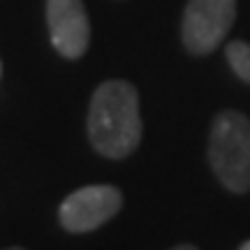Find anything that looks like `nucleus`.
Here are the masks:
<instances>
[{
	"label": "nucleus",
	"mask_w": 250,
	"mask_h": 250,
	"mask_svg": "<svg viewBox=\"0 0 250 250\" xmlns=\"http://www.w3.org/2000/svg\"><path fill=\"white\" fill-rule=\"evenodd\" d=\"M142 114L137 88L127 81H104L93 93L88 109V139L111 160L127 158L142 142Z\"/></svg>",
	"instance_id": "obj_1"
},
{
	"label": "nucleus",
	"mask_w": 250,
	"mask_h": 250,
	"mask_svg": "<svg viewBox=\"0 0 250 250\" xmlns=\"http://www.w3.org/2000/svg\"><path fill=\"white\" fill-rule=\"evenodd\" d=\"M208 162L229 192L250 190V121L241 111H220L208 134Z\"/></svg>",
	"instance_id": "obj_2"
},
{
	"label": "nucleus",
	"mask_w": 250,
	"mask_h": 250,
	"mask_svg": "<svg viewBox=\"0 0 250 250\" xmlns=\"http://www.w3.org/2000/svg\"><path fill=\"white\" fill-rule=\"evenodd\" d=\"M236 0H188L181 23L183 44L190 54L206 56L232 30Z\"/></svg>",
	"instance_id": "obj_3"
},
{
	"label": "nucleus",
	"mask_w": 250,
	"mask_h": 250,
	"mask_svg": "<svg viewBox=\"0 0 250 250\" xmlns=\"http://www.w3.org/2000/svg\"><path fill=\"white\" fill-rule=\"evenodd\" d=\"M123 206V195L114 186H86L74 190L58 208V220L72 234L93 232L109 223Z\"/></svg>",
	"instance_id": "obj_4"
},
{
	"label": "nucleus",
	"mask_w": 250,
	"mask_h": 250,
	"mask_svg": "<svg viewBox=\"0 0 250 250\" xmlns=\"http://www.w3.org/2000/svg\"><path fill=\"white\" fill-rule=\"evenodd\" d=\"M46 26L51 44L62 58L77 61L86 54L90 23L81 0H46Z\"/></svg>",
	"instance_id": "obj_5"
},
{
	"label": "nucleus",
	"mask_w": 250,
	"mask_h": 250,
	"mask_svg": "<svg viewBox=\"0 0 250 250\" xmlns=\"http://www.w3.org/2000/svg\"><path fill=\"white\" fill-rule=\"evenodd\" d=\"M225 56L229 61V67L234 70V74L241 81L250 83V44L246 42H229L225 49Z\"/></svg>",
	"instance_id": "obj_6"
},
{
	"label": "nucleus",
	"mask_w": 250,
	"mask_h": 250,
	"mask_svg": "<svg viewBox=\"0 0 250 250\" xmlns=\"http://www.w3.org/2000/svg\"><path fill=\"white\" fill-rule=\"evenodd\" d=\"M171 250H197L195 246H190V243H181V246H174Z\"/></svg>",
	"instance_id": "obj_7"
},
{
	"label": "nucleus",
	"mask_w": 250,
	"mask_h": 250,
	"mask_svg": "<svg viewBox=\"0 0 250 250\" xmlns=\"http://www.w3.org/2000/svg\"><path fill=\"white\" fill-rule=\"evenodd\" d=\"M239 250H250V241H246V243H243V246H241V248H239Z\"/></svg>",
	"instance_id": "obj_8"
},
{
	"label": "nucleus",
	"mask_w": 250,
	"mask_h": 250,
	"mask_svg": "<svg viewBox=\"0 0 250 250\" xmlns=\"http://www.w3.org/2000/svg\"><path fill=\"white\" fill-rule=\"evenodd\" d=\"M9 250H26V248H19V246H17V248H9Z\"/></svg>",
	"instance_id": "obj_9"
},
{
	"label": "nucleus",
	"mask_w": 250,
	"mask_h": 250,
	"mask_svg": "<svg viewBox=\"0 0 250 250\" xmlns=\"http://www.w3.org/2000/svg\"><path fill=\"white\" fill-rule=\"evenodd\" d=\"M0 72H2V65H0Z\"/></svg>",
	"instance_id": "obj_10"
}]
</instances>
